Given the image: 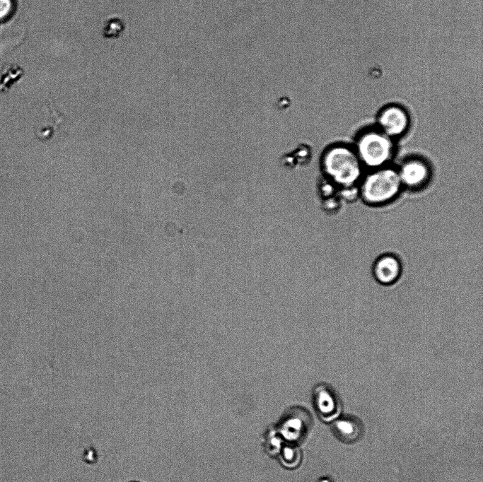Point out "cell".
Masks as SVG:
<instances>
[{
  "instance_id": "cell-1",
  "label": "cell",
  "mask_w": 483,
  "mask_h": 482,
  "mask_svg": "<svg viewBox=\"0 0 483 482\" xmlns=\"http://www.w3.org/2000/svg\"><path fill=\"white\" fill-rule=\"evenodd\" d=\"M320 169L322 177L342 189L359 186L365 168L352 145L334 143L322 151Z\"/></svg>"
},
{
  "instance_id": "cell-2",
  "label": "cell",
  "mask_w": 483,
  "mask_h": 482,
  "mask_svg": "<svg viewBox=\"0 0 483 482\" xmlns=\"http://www.w3.org/2000/svg\"><path fill=\"white\" fill-rule=\"evenodd\" d=\"M402 189L397 168L390 165L370 170L364 173L359 184V198L373 207L392 202Z\"/></svg>"
},
{
  "instance_id": "cell-3",
  "label": "cell",
  "mask_w": 483,
  "mask_h": 482,
  "mask_svg": "<svg viewBox=\"0 0 483 482\" xmlns=\"http://www.w3.org/2000/svg\"><path fill=\"white\" fill-rule=\"evenodd\" d=\"M394 141L374 125L359 131L352 146L363 167L370 170L390 165L395 151Z\"/></svg>"
},
{
  "instance_id": "cell-4",
  "label": "cell",
  "mask_w": 483,
  "mask_h": 482,
  "mask_svg": "<svg viewBox=\"0 0 483 482\" xmlns=\"http://www.w3.org/2000/svg\"><path fill=\"white\" fill-rule=\"evenodd\" d=\"M411 125V116L407 108L397 102L383 105L376 114L375 126L395 140L405 135Z\"/></svg>"
},
{
  "instance_id": "cell-5",
  "label": "cell",
  "mask_w": 483,
  "mask_h": 482,
  "mask_svg": "<svg viewBox=\"0 0 483 482\" xmlns=\"http://www.w3.org/2000/svg\"><path fill=\"white\" fill-rule=\"evenodd\" d=\"M403 189L418 190L425 187L431 177V168L426 160L413 156L396 167Z\"/></svg>"
},
{
  "instance_id": "cell-6",
  "label": "cell",
  "mask_w": 483,
  "mask_h": 482,
  "mask_svg": "<svg viewBox=\"0 0 483 482\" xmlns=\"http://www.w3.org/2000/svg\"><path fill=\"white\" fill-rule=\"evenodd\" d=\"M403 262L399 255L386 252L378 255L371 266V274L375 281L383 286L397 283L403 275Z\"/></svg>"
},
{
  "instance_id": "cell-7",
  "label": "cell",
  "mask_w": 483,
  "mask_h": 482,
  "mask_svg": "<svg viewBox=\"0 0 483 482\" xmlns=\"http://www.w3.org/2000/svg\"><path fill=\"white\" fill-rule=\"evenodd\" d=\"M126 28V21L122 16H110L103 20L101 33L104 38L117 39L124 35Z\"/></svg>"
},
{
  "instance_id": "cell-8",
  "label": "cell",
  "mask_w": 483,
  "mask_h": 482,
  "mask_svg": "<svg viewBox=\"0 0 483 482\" xmlns=\"http://www.w3.org/2000/svg\"><path fill=\"white\" fill-rule=\"evenodd\" d=\"M335 431L344 441H354L358 438L359 427L356 423L351 420H342L335 423Z\"/></svg>"
},
{
  "instance_id": "cell-9",
  "label": "cell",
  "mask_w": 483,
  "mask_h": 482,
  "mask_svg": "<svg viewBox=\"0 0 483 482\" xmlns=\"http://www.w3.org/2000/svg\"><path fill=\"white\" fill-rule=\"evenodd\" d=\"M318 402L321 411L329 413L334 411L335 399L330 389L326 386H320L318 388Z\"/></svg>"
},
{
  "instance_id": "cell-10",
  "label": "cell",
  "mask_w": 483,
  "mask_h": 482,
  "mask_svg": "<svg viewBox=\"0 0 483 482\" xmlns=\"http://www.w3.org/2000/svg\"><path fill=\"white\" fill-rule=\"evenodd\" d=\"M13 0H0V20L6 18L12 12Z\"/></svg>"
},
{
  "instance_id": "cell-11",
  "label": "cell",
  "mask_w": 483,
  "mask_h": 482,
  "mask_svg": "<svg viewBox=\"0 0 483 482\" xmlns=\"http://www.w3.org/2000/svg\"><path fill=\"white\" fill-rule=\"evenodd\" d=\"M129 482H139V481H129Z\"/></svg>"
}]
</instances>
